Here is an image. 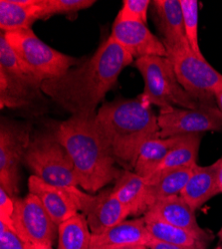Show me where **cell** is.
Returning a JSON list of instances; mask_svg holds the SVG:
<instances>
[{
    "instance_id": "cell-24",
    "label": "cell",
    "mask_w": 222,
    "mask_h": 249,
    "mask_svg": "<svg viewBox=\"0 0 222 249\" xmlns=\"http://www.w3.org/2000/svg\"><path fill=\"white\" fill-rule=\"evenodd\" d=\"M92 232L84 214L76 213L58 227L57 249H90Z\"/></svg>"
},
{
    "instance_id": "cell-5",
    "label": "cell",
    "mask_w": 222,
    "mask_h": 249,
    "mask_svg": "<svg viewBox=\"0 0 222 249\" xmlns=\"http://www.w3.org/2000/svg\"><path fill=\"white\" fill-rule=\"evenodd\" d=\"M26 167L43 181L72 193L79 192L73 161L53 131L36 135L25 154Z\"/></svg>"
},
{
    "instance_id": "cell-32",
    "label": "cell",
    "mask_w": 222,
    "mask_h": 249,
    "mask_svg": "<svg viewBox=\"0 0 222 249\" xmlns=\"http://www.w3.org/2000/svg\"><path fill=\"white\" fill-rule=\"evenodd\" d=\"M209 242H199L194 245H174L169 244L166 242H161L158 240H154L148 247L149 249H207Z\"/></svg>"
},
{
    "instance_id": "cell-21",
    "label": "cell",
    "mask_w": 222,
    "mask_h": 249,
    "mask_svg": "<svg viewBox=\"0 0 222 249\" xmlns=\"http://www.w3.org/2000/svg\"><path fill=\"white\" fill-rule=\"evenodd\" d=\"M201 139H203V134L179 136L177 142L171 148L155 171L146 178V181L151 182L170 171L195 167L197 164L196 162Z\"/></svg>"
},
{
    "instance_id": "cell-26",
    "label": "cell",
    "mask_w": 222,
    "mask_h": 249,
    "mask_svg": "<svg viewBox=\"0 0 222 249\" xmlns=\"http://www.w3.org/2000/svg\"><path fill=\"white\" fill-rule=\"evenodd\" d=\"M184 14L185 30L188 42L191 50L198 56L205 57L201 53L198 41V11L199 2L197 0H180Z\"/></svg>"
},
{
    "instance_id": "cell-2",
    "label": "cell",
    "mask_w": 222,
    "mask_h": 249,
    "mask_svg": "<svg viewBox=\"0 0 222 249\" xmlns=\"http://www.w3.org/2000/svg\"><path fill=\"white\" fill-rule=\"evenodd\" d=\"M68 152L75 168L79 186L96 193L116 181L120 171L111 143L92 116H71L53 131Z\"/></svg>"
},
{
    "instance_id": "cell-15",
    "label": "cell",
    "mask_w": 222,
    "mask_h": 249,
    "mask_svg": "<svg viewBox=\"0 0 222 249\" xmlns=\"http://www.w3.org/2000/svg\"><path fill=\"white\" fill-rule=\"evenodd\" d=\"M147 213L158 217L170 224L186 230L203 240L210 242L211 233L201 228L195 216V211L180 196H171L154 203Z\"/></svg>"
},
{
    "instance_id": "cell-34",
    "label": "cell",
    "mask_w": 222,
    "mask_h": 249,
    "mask_svg": "<svg viewBox=\"0 0 222 249\" xmlns=\"http://www.w3.org/2000/svg\"><path fill=\"white\" fill-rule=\"evenodd\" d=\"M218 160H219V165H218V172H217V180H218L220 194H222V156Z\"/></svg>"
},
{
    "instance_id": "cell-14",
    "label": "cell",
    "mask_w": 222,
    "mask_h": 249,
    "mask_svg": "<svg viewBox=\"0 0 222 249\" xmlns=\"http://www.w3.org/2000/svg\"><path fill=\"white\" fill-rule=\"evenodd\" d=\"M154 21L163 35L167 52H174L190 47L186 36L184 14L180 0H154L152 1Z\"/></svg>"
},
{
    "instance_id": "cell-33",
    "label": "cell",
    "mask_w": 222,
    "mask_h": 249,
    "mask_svg": "<svg viewBox=\"0 0 222 249\" xmlns=\"http://www.w3.org/2000/svg\"><path fill=\"white\" fill-rule=\"evenodd\" d=\"M90 249H149L146 245H120V246H106V247H95Z\"/></svg>"
},
{
    "instance_id": "cell-17",
    "label": "cell",
    "mask_w": 222,
    "mask_h": 249,
    "mask_svg": "<svg viewBox=\"0 0 222 249\" xmlns=\"http://www.w3.org/2000/svg\"><path fill=\"white\" fill-rule=\"evenodd\" d=\"M113 194L130 215H145L150 210L146 178L129 170H122L115 181Z\"/></svg>"
},
{
    "instance_id": "cell-11",
    "label": "cell",
    "mask_w": 222,
    "mask_h": 249,
    "mask_svg": "<svg viewBox=\"0 0 222 249\" xmlns=\"http://www.w3.org/2000/svg\"><path fill=\"white\" fill-rule=\"evenodd\" d=\"M28 190L42 202L58 226L78 213L88 196L81 191L72 193L60 186L49 184L33 175L28 179Z\"/></svg>"
},
{
    "instance_id": "cell-29",
    "label": "cell",
    "mask_w": 222,
    "mask_h": 249,
    "mask_svg": "<svg viewBox=\"0 0 222 249\" xmlns=\"http://www.w3.org/2000/svg\"><path fill=\"white\" fill-rule=\"evenodd\" d=\"M94 0H42L44 19L55 14H71L94 5Z\"/></svg>"
},
{
    "instance_id": "cell-16",
    "label": "cell",
    "mask_w": 222,
    "mask_h": 249,
    "mask_svg": "<svg viewBox=\"0 0 222 249\" xmlns=\"http://www.w3.org/2000/svg\"><path fill=\"white\" fill-rule=\"evenodd\" d=\"M154 240L143 216L131 220L126 219L101 234H92L91 248L120 245L149 246Z\"/></svg>"
},
{
    "instance_id": "cell-7",
    "label": "cell",
    "mask_w": 222,
    "mask_h": 249,
    "mask_svg": "<svg viewBox=\"0 0 222 249\" xmlns=\"http://www.w3.org/2000/svg\"><path fill=\"white\" fill-rule=\"evenodd\" d=\"M175 75L183 86L200 105L217 107L215 94L222 90V74L217 72L205 57L196 55L190 47L168 53Z\"/></svg>"
},
{
    "instance_id": "cell-6",
    "label": "cell",
    "mask_w": 222,
    "mask_h": 249,
    "mask_svg": "<svg viewBox=\"0 0 222 249\" xmlns=\"http://www.w3.org/2000/svg\"><path fill=\"white\" fill-rule=\"evenodd\" d=\"M4 35L29 72L40 83L64 75L81 62L44 43L32 29L6 32Z\"/></svg>"
},
{
    "instance_id": "cell-8",
    "label": "cell",
    "mask_w": 222,
    "mask_h": 249,
    "mask_svg": "<svg viewBox=\"0 0 222 249\" xmlns=\"http://www.w3.org/2000/svg\"><path fill=\"white\" fill-rule=\"evenodd\" d=\"M31 123L3 120L0 124V188L19 195L20 164L31 142Z\"/></svg>"
},
{
    "instance_id": "cell-1",
    "label": "cell",
    "mask_w": 222,
    "mask_h": 249,
    "mask_svg": "<svg viewBox=\"0 0 222 249\" xmlns=\"http://www.w3.org/2000/svg\"><path fill=\"white\" fill-rule=\"evenodd\" d=\"M134 58L110 36L95 53L64 75L46 80L41 91L72 116H92Z\"/></svg>"
},
{
    "instance_id": "cell-3",
    "label": "cell",
    "mask_w": 222,
    "mask_h": 249,
    "mask_svg": "<svg viewBox=\"0 0 222 249\" xmlns=\"http://www.w3.org/2000/svg\"><path fill=\"white\" fill-rule=\"evenodd\" d=\"M142 97L116 99L105 103L96 114L118 161L134 168L139 148L149 139L159 136L157 116Z\"/></svg>"
},
{
    "instance_id": "cell-35",
    "label": "cell",
    "mask_w": 222,
    "mask_h": 249,
    "mask_svg": "<svg viewBox=\"0 0 222 249\" xmlns=\"http://www.w3.org/2000/svg\"><path fill=\"white\" fill-rule=\"evenodd\" d=\"M215 102H216V106H217L218 110L222 114V90L218 91L215 94Z\"/></svg>"
},
{
    "instance_id": "cell-28",
    "label": "cell",
    "mask_w": 222,
    "mask_h": 249,
    "mask_svg": "<svg viewBox=\"0 0 222 249\" xmlns=\"http://www.w3.org/2000/svg\"><path fill=\"white\" fill-rule=\"evenodd\" d=\"M150 0H124L123 6L119 11L117 22H142L147 24Z\"/></svg>"
},
{
    "instance_id": "cell-31",
    "label": "cell",
    "mask_w": 222,
    "mask_h": 249,
    "mask_svg": "<svg viewBox=\"0 0 222 249\" xmlns=\"http://www.w3.org/2000/svg\"><path fill=\"white\" fill-rule=\"evenodd\" d=\"M14 213V200L3 190L0 188V220L6 222L13 227L12 215Z\"/></svg>"
},
{
    "instance_id": "cell-27",
    "label": "cell",
    "mask_w": 222,
    "mask_h": 249,
    "mask_svg": "<svg viewBox=\"0 0 222 249\" xmlns=\"http://www.w3.org/2000/svg\"><path fill=\"white\" fill-rule=\"evenodd\" d=\"M0 69L10 75L35 78L10 46L3 32L0 35Z\"/></svg>"
},
{
    "instance_id": "cell-19",
    "label": "cell",
    "mask_w": 222,
    "mask_h": 249,
    "mask_svg": "<svg viewBox=\"0 0 222 249\" xmlns=\"http://www.w3.org/2000/svg\"><path fill=\"white\" fill-rule=\"evenodd\" d=\"M218 165L219 160L207 167H200L196 164L184 191L180 194V196L195 212L209 199L220 194L217 180Z\"/></svg>"
},
{
    "instance_id": "cell-10",
    "label": "cell",
    "mask_w": 222,
    "mask_h": 249,
    "mask_svg": "<svg viewBox=\"0 0 222 249\" xmlns=\"http://www.w3.org/2000/svg\"><path fill=\"white\" fill-rule=\"evenodd\" d=\"M160 138L222 131V114L217 107L198 109L171 107L160 109L157 115Z\"/></svg>"
},
{
    "instance_id": "cell-9",
    "label": "cell",
    "mask_w": 222,
    "mask_h": 249,
    "mask_svg": "<svg viewBox=\"0 0 222 249\" xmlns=\"http://www.w3.org/2000/svg\"><path fill=\"white\" fill-rule=\"evenodd\" d=\"M12 224L24 241L33 246H54L58 242V225L51 218L42 202L33 194L15 197Z\"/></svg>"
},
{
    "instance_id": "cell-37",
    "label": "cell",
    "mask_w": 222,
    "mask_h": 249,
    "mask_svg": "<svg viewBox=\"0 0 222 249\" xmlns=\"http://www.w3.org/2000/svg\"><path fill=\"white\" fill-rule=\"evenodd\" d=\"M218 236H219V238H220V240L222 241V227L220 228V231H218Z\"/></svg>"
},
{
    "instance_id": "cell-23",
    "label": "cell",
    "mask_w": 222,
    "mask_h": 249,
    "mask_svg": "<svg viewBox=\"0 0 222 249\" xmlns=\"http://www.w3.org/2000/svg\"><path fill=\"white\" fill-rule=\"evenodd\" d=\"M193 168L170 171L159 176L154 180L147 182L150 207L161 199L180 196L192 174Z\"/></svg>"
},
{
    "instance_id": "cell-4",
    "label": "cell",
    "mask_w": 222,
    "mask_h": 249,
    "mask_svg": "<svg viewBox=\"0 0 222 249\" xmlns=\"http://www.w3.org/2000/svg\"><path fill=\"white\" fill-rule=\"evenodd\" d=\"M135 67L145 81V91L140 96L159 109L179 107L198 109L204 107L179 84L172 62L169 57L148 56L135 61Z\"/></svg>"
},
{
    "instance_id": "cell-13",
    "label": "cell",
    "mask_w": 222,
    "mask_h": 249,
    "mask_svg": "<svg viewBox=\"0 0 222 249\" xmlns=\"http://www.w3.org/2000/svg\"><path fill=\"white\" fill-rule=\"evenodd\" d=\"M80 211L83 212L92 234H101L130 215L113 194V189H105L97 196L88 195Z\"/></svg>"
},
{
    "instance_id": "cell-20",
    "label": "cell",
    "mask_w": 222,
    "mask_h": 249,
    "mask_svg": "<svg viewBox=\"0 0 222 249\" xmlns=\"http://www.w3.org/2000/svg\"><path fill=\"white\" fill-rule=\"evenodd\" d=\"M41 84L33 77H18L0 69V106L1 109L29 106L41 91Z\"/></svg>"
},
{
    "instance_id": "cell-18",
    "label": "cell",
    "mask_w": 222,
    "mask_h": 249,
    "mask_svg": "<svg viewBox=\"0 0 222 249\" xmlns=\"http://www.w3.org/2000/svg\"><path fill=\"white\" fill-rule=\"evenodd\" d=\"M44 19L42 0H1L0 28L12 32L31 29L36 20Z\"/></svg>"
},
{
    "instance_id": "cell-36",
    "label": "cell",
    "mask_w": 222,
    "mask_h": 249,
    "mask_svg": "<svg viewBox=\"0 0 222 249\" xmlns=\"http://www.w3.org/2000/svg\"><path fill=\"white\" fill-rule=\"evenodd\" d=\"M34 249H54L52 246H43V245H37L33 246Z\"/></svg>"
},
{
    "instance_id": "cell-25",
    "label": "cell",
    "mask_w": 222,
    "mask_h": 249,
    "mask_svg": "<svg viewBox=\"0 0 222 249\" xmlns=\"http://www.w3.org/2000/svg\"><path fill=\"white\" fill-rule=\"evenodd\" d=\"M144 218L148 231L155 240L169 244L186 246L194 245L199 242H208L186 230H183V228L170 224L150 213H146Z\"/></svg>"
},
{
    "instance_id": "cell-12",
    "label": "cell",
    "mask_w": 222,
    "mask_h": 249,
    "mask_svg": "<svg viewBox=\"0 0 222 249\" xmlns=\"http://www.w3.org/2000/svg\"><path fill=\"white\" fill-rule=\"evenodd\" d=\"M110 37L133 58L168 57L163 41L156 37L145 23L115 21Z\"/></svg>"
},
{
    "instance_id": "cell-22",
    "label": "cell",
    "mask_w": 222,
    "mask_h": 249,
    "mask_svg": "<svg viewBox=\"0 0 222 249\" xmlns=\"http://www.w3.org/2000/svg\"><path fill=\"white\" fill-rule=\"evenodd\" d=\"M179 136L171 138L154 137L147 140L139 148L137 158L134 165V173L148 178L165 160L169 152L177 142Z\"/></svg>"
},
{
    "instance_id": "cell-30",
    "label": "cell",
    "mask_w": 222,
    "mask_h": 249,
    "mask_svg": "<svg viewBox=\"0 0 222 249\" xmlns=\"http://www.w3.org/2000/svg\"><path fill=\"white\" fill-rule=\"evenodd\" d=\"M0 249H34V247L20 237L12 226L0 220Z\"/></svg>"
},
{
    "instance_id": "cell-38",
    "label": "cell",
    "mask_w": 222,
    "mask_h": 249,
    "mask_svg": "<svg viewBox=\"0 0 222 249\" xmlns=\"http://www.w3.org/2000/svg\"><path fill=\"white\" fill-rule=\"evenodd\" d=\"M213 249H222V245H217L215 248H213Z\"/></svg>"
}]
</instances>
